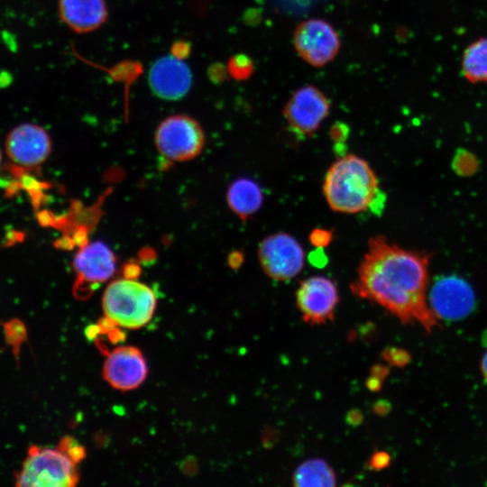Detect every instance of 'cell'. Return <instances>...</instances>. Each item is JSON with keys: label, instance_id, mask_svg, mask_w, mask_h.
Returning a JSON list of instances; mask_svg holds the SVG:
<instances>
[{"label": "cell", "instance_id": "6da1fadb", "mask_svg": "<svg viewBox=\"0 0 487 487\" xmlns=\"http://www.w3.org/2000/svg\"><path fill=\"white\" fill-rule=\"evenodd\" d=\"M427 266V255L377 235L370 239L350 289L358 298L381 306L401 323L418 322L430 334L438 322L426 299Z\"/></svg>", "mask_w": 487, "mask_h": 487}, {"label": "cell", "instance_id": "7a4b0ae2", "mask_svg": "<svg viewBox=\"0 0 487 487\" xmlns=\"http://www.w3.org/2000/svg\"><path fill=\"white\" fill-rule=\"evenodd\" d=\"M323 192L331 209L340 213L355 214L369 208L380 212L385 201L373 170L354 154L345 155L330 166Z\"/></svg>", "mask_w": 487, "mask_h": 487}, {"label": "cell", "instance_id": "3957f363", "mask_svg": "<svg viewBox=\"0 0 487 487\" xmlns=\"http://www.w3.org/2000/svg\"><path fill=\"white\" fill-rule=\"evenodd\" d=\"M105 317L114 326L135 329L145 326L156 308L154 291L135 279L113 280L102 298Z\"/></svg>", "mask_w": 487, "mask_h": 487}, {"label": "cell", "instance_id": "277c9868", "mask_svg": "<svg viewBox=\"0 0 487 487\" xmlns=\"http://www.w3.org/2000/svg\"><path fill=\"white\" fill-rule=\"evenodd\" d=\"M77 463L60 449L31 446L15 485L26 487H71L79 476Z\"/></svg>", "mask_w": 487, "mask_h": 487}, {"label": "cell", "instance_id": "5b68a950", "mask_svg": "<svg viewBox=\"0 0 487 487\" xmlns=\"http://www.w3.org/2000/svg\"><path fill=\"white\" fill-rule=\"evenodd\" d=\"M205 134L200 124L186 115L167 117L155 132L160 154L170 161H186L197 157L203 149Z\"/></svg>", "mask_w": 487, "mask_h": 487}, {"label": "cell", "instance_id": "8992f818", "mask_svg": "<svg viewBox=\"0 0 487 487\" xmlns=\"http://www.w3.org/2000/svg\"><path fill=\"white\" fill-rule=\"evenodd\" d=\"M293 46L308 64L320 68L335 60L341 48V40L334 26L320 18L301 22L294 30Z\"/></svg>", "mask_w": 487, "mask_h": 487}, {"label": "cell", "instance_id": "52a82bcc", "mask_svg": "<svg viewBox=\"0 0 487 487\" xmlns=\"http://www.w3.org/2000/svg\"><path fill=\"white\" fill-rule=\"evenodd\" d=\"M73 266L76 272L73 292L76 298L86 299L114 275L116 258L106 244L96 241L78 252Z\"/></svg>", "mask_w": 487, "mask_h": 487}, {"label": "cell", "instance_id": "ba28073f", "mask_svg": "<svg viewBox=\"0 0 487 487\" xmlns=\"http://www.w3.org/2000/svg\"><path fill=\"white\" fill-rule=\"evenodd\" d=\"M258 258L263 271L270 278L286 281L302 271L305 254L294 237L286 233H278L261 242Z\"/></svg>", "mask_w": 487, "mask_h": 487}, {"label": "cell", "instance_id": "9c48e42d", "mask_svg": "<svg viewBox=\"0 0 487 487\" xmlns=\"http://www.w3.org/2000/svg\"><path fill=\"white\" fill-rule=\"evenodd\" d=\"M330 102L318 87L306 85L290 96L284 106L283 115L289 126L299 136H310L327 117Z\"/></svg>", "mask_w": 487, "mask_h": 487}, {"label": "cell", "instance_id": "30bf717a", "mask_svg": "<svg viewBox=\"0 0 487 487\" xmlns=\"http://www.w3.org/2000/svg\"><path fill=\"white\" fill-rule=\"evenodd\" d=\"M338 300L335 283L324 276L302 280L296 292V303L302 318L311 325L333 321Z\"/></svg>", "mask_w": 487, "mask_h": 487}, {"label": "cell", "instance_id": "8fae6325", "mask_svg": "<svg viewBox=\"0 0 487 487\" xmlns=\"http://www.w3.org/2000/svg\"><path fill=\"white\" fill-rule=\"evenodd\" d=\"M430 308L440 319L459 320L467 317L475 306V295L464 279L456 276L439 278L429 294Z\"/></svg>", "mask_w": 487, "mask_h": 487}, {"label": "cell", "instance_id": "7c38bea8", "mask_svg": "<svg viewBox=\"0 0 487 487\" xmlns=\"http://www.w3.org/2000/svg\"><path fill=\"white\" fill-rule=\"evenodd\" d=\"M51 140L41 126L25 123L14 127L5 139V152L17 165L37 167L51 154Z\"/></svg>", "mask_w": 487, "mask_h": 487}, {"label": "cell", "instance_id": "4fadbf2b", "mask_svg": "<svg viewBox=\"0 0 487 487\" xmlns=\"http://www.w3.org/2000/svg\"><path fill=\"white\" fill-rule=\"evenodd\" d=\"M148 369L142 352L131 345L118 346L106 353L104 379L115 389L131 391L139 387Z\"/></svg>", "mask_w": 487, "mask_h": 487}, {"label": "cell", "instance_id": "5bb4252c", "mask_svg": "<svg viewBox=\"0 0 487 487\" xmlns=\"http://www.w3.org/2000/svg\"><path fill=\"white\" fill-rule=\"evenodd\" d=\"M149 85L160 98L178 100L185 96L192 85L189 67L179 58L164 56L157 60L149 71Z\"/></svg>", "mask_w": 487, "mask_h": 487}, {"label": "cell", "instance_id": "9a60e30c", "mask_svg": "<svg viewBox=\"0 0 487 487\" xmlns=\"http://www.w3.org/2000/svg\"><path fill=\"white\" fill-rule=\"evenodd\" d=\"M58 11L60 20L78 33L93 32L107 19L105 0H59Z\"/></svg>", "mask_w": 487, "mask_h": 487}, {"label": "cell", "instance_id": "2e32d148", "mask_svg": "<svg viewBox=\"0 0 487 487\" xmlns=\"http://www.w3.org/2000/svg\"><path fill=\"white\" fill-rule=\"evenodd\" d=\"M226 199L232 211L245 220L261 207L263 195L254 181L239 179L228 188Z\"/></svg>", "mask_w": 487, "mask_h": 487}, {"label": "cell", "instance_id": "e0dca14e", "mask_svg": "<svg viewBox=\"0 0 487 487\" xmlns=\"http://www.w3.org/2000/svg\"><path fill=\"white\" fill-rule=\"evenodd\" d=\"M462 71L471 83L487 82V38H479L467 46L462 58Z\"/></svg>", "mask_w": 487, "mask_h": 487}, {"label": "cell", "instance_id": "ac0fdd59", "mask_svg": "<svg viewBox=\"0 0 487 487\" xmlns=\"http://www.w3.org/2000/svg\"><path fill=\"white\" fill-rule=\"evenodd\" d=\"M295 486H335V472L324 460L315 458L301 464L295 470L293 477Z\"/></svg>", "mask_w": 487, "mask_h": 487}, {"label": "cell", "instance_id": "d6986e66", "mask_svg": "<svg viewBox=\"0 0 487 487\" xmlns=\"http://www.w3.org/2000/svg\"><path fill=\"white\" fill-rule=\"evenodd\" d=\"M4 328L5 342L12 347L13 354L19 363L21 345L27 341V329L23 322L18 318H12L0 323Z\"/></svg>", "mask_w": 487, "mask_h": 487}, {"label": "cell", "instance_id": "ffe728a7", "mask_svg": "<svg viewBox=\"0 0 487 487\" xmlns=\"http://www.w3.org/2000/svg\"><path fill=\"white\" fill-rule=\"evenodd\" d=\"M227 71L234 79L245 80L253 75L254 71V62L246 54H235L228 60Z\"/></svg>", "mask_w": 487, "mask_h": 487}, {"label": "cell", "instance_id": "44dd1931", "mask_svg": "<svg viewBox=\"0 0 487 487\" xmlns=\"http://www.w3.org/2000/svg\"><path fill=\"white\" fill-rule=\"evenodd\" d=\"M381 357L389 364L396 367H404L411 360L410 354L405 349L399 347H388L381 353Z\"/></svg>", "mask_w": 487, "mask_h": 487}, {"label": "cell", "instance_id": "7402d4cb", "mask_svg": "<svg viewBox=\"0 0 487 487\" xmlns=\"http://www.w3.org/2000/svg\"><path fill=\"white\" fill-rule=\"evenodd\" d=\"M57 448L65 453L76 463L82 460L85 455L83 446L78 444L76 440L70 436L62 437Z\"/></svg>", "mask_w": 487, "mask_h": 487}, {"label": "cell", "instance_id": "603a6c76", "mask_svg": "<svg viewBox=\"0 0 487 487\" xmlns=\"http://www.w3.org/2000/svg\"><path fill=\"white\" fill-rule=\"evenodd\" d=\"M391 463V456L385 451L375 452L368 462V467L374 471L386 468Z\"/></svg>", "mask_w": 487, "mask_h": 487}, {"label": "cell", "instance_id": "cb8c5ba5", "mask_svg": "<svg viewBox=\"0 0 487 487\" xmlns=\"http://www.w3.org/2000/svg\"><path fill=\"white\" fill-rule=\"evenodd\" d=\"M310 242L317 248H324L330 243L332 239V233L325 229H315L310 234Z\"/></svg>", "mask_w": 487, "mask_h": 487}, {"label": "cell", "instance_id": "d4e9b609", "mask_svg": "<svg viewBox=\"0 0 487 487\" xmlns=\"http://www.w3.org/2000/svg\"><path fill=\"white\" fill-rule=\"evenodd\" d=\"M391 405L386 400H380L376 401L372 407V412L378 416H385L391 411Z\"/></svg>", "mask_w": 487, "mask_h": 487}, {"label": "cell", "instance_id": "484cf974", "mask_svg": "<svg viewBox=\"0 0 487 487\" xmlns=\"http://www.w3.org/2000/svg\"><path fill=\"white\" fill-rule=\"evenodd\" d=\"M345 420L349 425L356 427L363 422V416L359 409H354L347 413Z\"/></svg>", "mask_w": 487, "mask_h": 487}, {"label": "cell", "instance_id": "4316f807", "mask_svg": "<svg viewBox=\"0 0 487 487\" xmlns=\"http://www.w3.org/2000/svg\"><path fill=\"white\" fill-rule=\"evenodd\" d=\"M389 368L383 364H374L371 367L370 375L384 380L389 374Z\"/></svg>", "mask_w": 487, "mask_h": 487}, {"label": "cell", "instance_id": "83f0119b", "mask_svg": "<svg viewBox=\"0 0 487 487\" xmlns=\"http://www.w3.org/2000/svg\"><path fill=\"white\" fill-rule=\"evenodd\" d=\"M348 133V129L346 126H344L343 124H335L331 129V136L334 140L342 139L345 137Z\"/></svg>", "mask_w": 487, "mask_h": 487}, {"label": "cell", "instance_id": "f1b7e54d", "mask_svg": "<svg viewBox=\"0 0 487 487\" xmlns=\"http://www.w3.org/2000/svg\"><path fill=\"white\" fill-rule=\"evenodd\" d=\"M366 387L372 391H379L382 387V380L370 375L365 381Z\"/></svg>", "mask_w": 487, "mask_h": 487}, {"label": "cell", "instance_id": "f546056e", "mask_svg": "<svg viewBox=\"0 0 487 487\" xmlns=\"http://www.w3.org/2000/svg\"><path fill=\"white\" fill-rule=\"evenodd\" d=\"M321 249L322 248H317V250L312 253V256H310V259H313L312 263L319 267L324 266L326 261V257Z\"/></svg>", "mask_w": 487, "mask_h": 487}, {"label": "cell", "instance_id": "4dcf8cb0", "mask_svg": "<svg viewBox=\"0 0 487 487\" xmlns=\"http://www.w3.org/2000/svg\"><path fill=\"white\" fill-rule=\"evenodd\" d=\"M243 262V255L241 253L234 252L229 257V264L234 268H238Z\"/></svg>", "mask_w": 487, "mask_h": 487}, {"label": "cell", "instance_id": "1f68e13d", "mask_svg": "<svg viewBox=\"0 0 487 487\" xmlns=\"http://www.w3.org/2000/svg\"><path fill=\"white\" fill-rule=\"evenodd\" d=\"M481 371L483 378L487 381V352L483 354L481 362Z\"/></svg>", "mask_w": 487, "mask_h": 487}, {"label": "cell", "instance_id": "d6a6232c", "mask_svg": "<svg viewBox=\"0 0 487 487\" xmlns=\"http://www.w3.org/2000/svg\"><path fill=\"white\" fill-rule=\"evenodd\" d=\"M1 161H2V154H1V151H0V164H1Z\"/></svg>", "mask_w": 487, "mask_h": 487}]
</instances>
